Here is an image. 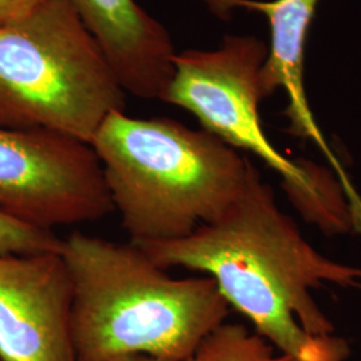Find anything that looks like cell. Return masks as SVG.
<instances>
[{
  "instance_id": "cell-1",
  "label": "cell",
  "mask_w": 361,
  "mask_h": 361,
  "mask_svg": "<svg viewBox=\"0 0 361 361\" xmlns=\"http://www.w3.org/2000/svg\"><path fill=\"white\" fill-rule=\"evenodd\" d=\"M140 247L166 271L205 273L256 334L298 361L317 337L335 332L312 292L325 284L361 289V268L310 245L259 173L219 219L180 240Z\"/></svg>"
},
{
  "instance_id": "cell-2",
  "label": "cell",
  "mask_w": 361,
  "mask_h": 361,
  "mask_svg": "<svg viewBox=\"0 0 361 361\" xmlns=\"http://www.w3.org/2000/svg\"><path fill=\"white\" fill-rule=\"evenodd\" d=\"M61 255L73 284L78 361H186L229 314L210 277H171L133 243L73 232Z\"/></svg>"
},
{
  "instance_id": "cell-3",
  "label": "cell",
  "mask_w": 361,
  "mask_h": 361,
  "mask_svg": "<svg viewBox=\"0 0 361 361\" xmlns=\"http://www.w3.org/2000/svg\"><path fill=\"white\" fill-rule=\"evenodd\" d=\"M122 228L135 245L183 238L222 216L258 173L205 130L114 111L90 143Z\"/></svg>"
},
{
  "instance_id": "cell-4",
  "label": "cell",
  "mask_w": 361,
  "mask_h": 361,
  "mask_svg": "<svg viewBox=\"0 0 361 361\" xmlns=\"http://www.w3.org/2000/svg\"><path fill=\"white\" fill-rule=\"evenodd\" d=\"M125 92L97 39L66 0L0 26V126L89 143L125 111Z\"/></svg>"
},
{
  "instance_id": "cell-5",
  "label": "cell",
  "mask_w": 361,
  "mask_h": 361,
  "mask_svg": "<svg viewBox=\"0 0 361 361\" xmlns=\"http://www.w3.org/2000/svg\"><path fill=\"white\" fill-rule=\"evenodd\" d=\"M267 55L268 46L253 35H228L210 51L176 52L161 101L192 113L202 130L273 169L290 204L310 225L329 237L352 232L335 173L312 161L289 159L265 134L258 107L265 99L261 70Z\"/></svg>"
},
{
  "instance_id": "cell-6",
  "label": "cell",
  "mask_w": 361,
  "mask_h": 361,
  "mask_svg": "<svg viewBox=\"0 0 361 361\" xmlns=\"http://www.w3.org/2000/svg\"><path fill=\"white\" fill-rule=\"evenodd\" d=\"M114 212L89 143L47 130L0 126V213L54 231Z\"/></svg>"
},
{
  "instance_id": "cell-7",
  "label": "cell",
  "mask_w": 361,
  "mask_h": 361,
  "mask_svg": "<svg viewBox=\"0 0 361 361\" xmlns=\"http://www.w3.org/2000/svg\"><path fill=\"white\" fill-rule=\"evenodd\" d=\"M71 310L61 250L0 255V361H78Z\"/></svg>"
},
{
  "instance_id": "cell-8",
  "label": "cell",
  "mask_w": 361,
  "mask_h": 361,
  "mask_svg": "<svg viewBox=\"0 0 361 361\" xmlns=\"http://www.w3.org/2000/svg\"><path fill=\"white\" fill-rule=\"evenodd\" d=\"M322 0H234L235 8L267 16L271 27V43L261 70V85L265 99L274 91L288 95L286 116L290 131L302 140L314 143L328 161L340 182L352 221V232L361 237V194L350 180L341 161L332 152L312 113L305 90V50L310 26Z\"/></svg>"
},
{
  "instance_id": "cell-9",
  "label": "cell",
  "mask_w": 361,
  "mask_h": 361,
  "mask_svg": "<svg viewBox=\"0 0 361 361\" xmlns=\"http://www.w3.org/2000/svg\"><path fill=\"white\" fill-rule=\"evenodd\" d=\"M97 39L123 90L161 99L176 50L166 28L135 0H66Z\"/></svg>"
},
{
  "instance_id": "cell-10",
  "label": "cell",
  "mask_w": 361,
  "mask_h": 361,
  "mask_svg": "<svg viewBox=\"0 0 361 361\" xmlns=\"http://www.w3.org/2000/svg\"><path fill=\"white\" fill-rule=\"evenodd\" d=\"M186 361H298L280 353L255 331L241 324L224 323Z\"/></svg>"
},
{
  "instance_id": "cell-11",
  "label": "cell",
  "mask_w": 361,
  "mask_h": 361,
  "mask_svg": "<svg viewBox=\"0 0 361 361\" xmlns=\"http://www.w3.org/2000/svg\"><path fill=\"white\" fill-rule=\"evenodd\" d=\"M62 238L0 213V255H34L61 250Z\"/></svg>"
},
{
  "instance_id": "cell-12",
  "label": "cell",
  "mask_w": 361,
  "mask_h": 361,
  "mask_svg": "<svg viewBox=\"0 0 361 361\" xmlns=\"http://www.w3.org/2000/svg\"><path fill=\"white\" fill-rule=\"evenodd\" d=\"M349 356L348 343L335 335L317 337L310 353L300 361H345Z\"/></svg>"
},
{
  "instance_id": "cell-13",
  "label": "cell",
  "mask_w": 361,
  "mask_h": 361,
  "mask_svg": "<svg viewBox=\"0 0 361 361\" xmlns=\"http://www.w3.org/2000/svg\"><path fill=\"white\" fill-rule=\"evenodd\" d=\"M44 0H0V26H7L34 13Z\"/></svg>"
},
{
  "instance_id": "cell-14",
  "label": "cell",
  "mask_w": 361,
  "mask_h": 361,
  "mask_svg": "<svg viewBox=\"0 0 361 361\" xmlns=\"http://www.w3.org/2000/svg\"><path fill=\"white\" fill-rule=\"evenodd\" d=\"M210 13H214L221 20H229L232 18L233 11L235 10L234 0H201Z\"/></svg>"
},
{
  "instance_id": "cell-15",
  "label": "cell",
  "mask_w": 361,
  "mask_h": 361,
  "mask_svg": "<svg viewBox=\"0 0 361 361\" xmlns=\"http://www.w3.org/2000/svg\"><path fill=\"white\" fill-rule=\"evenodd\" d=\"M110 361H159L152 359V357H147V356H128V357H118L114 360Z\"/></svg>"
}]
</instances>
